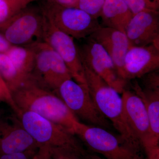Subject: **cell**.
Instances as JSON below:
<instances>
[{
  "label": "cell",
  "instance_id": "5",
  "mask_svg": "<svg viewBox=\"0 0 159 159\" xmlns=\"http://www.w3.org/2000/svg\"><path fill=\"white\" fill-rule=\"evenodd\" d=\"M55 93L77 119H81L88 125L107 130L112 128L111 123L97 108L86 84H80L72 79L67 80Z\"/></svg>",
  "mask_w": 159,
  "mask_h": 159
},
{
  "label": "cell",
  "instance_id": "2",
  "mask_svg": "<svg viewBox=\"0 0 159 159\" xmlns=\"http://www.w3.org/2000/svg\"><path fill=\"white\" fill-rule=\"evenodd\" d=\"M82 64L86 83L99 111L111 122L120 136L137 150L142 152V145L125 118L122 97L101 77Z\"/></svg>",
  "mask_w": 159,
  "mask_h": 159
},
{
  "label": "cell",
  "instance_id": "30",
  "mask_svg": "<svg viewBox=\"0 0 159 159\" xmlns=\"http://www.w3.org/2000/svg\"><path fill=\"white\" fill-rule=\"evenodd\" d=\"M3 114H4V113H3L2 111V110H1V109H0V116H3Z\"/></svg>",
  "mask_w": 159,
  "mask_h": 159
},
{
  "label": "cell",
  "instance_id": "19",
  "mask_svg": "<svg viewBox=\"0 0 159 159\" xmlns=\"http://www.w3.org/2000/svg\"><path fill=\"white\" fill-rule=\"evenodd\" d=\"M0 75L11 93L24 83L13 63L6 54H0Z\"/></svg>",
  "mask_w": 159,
  "mask_h": 159
},
{
  "label": "cell",
  "instance_id": "4",
  "mask_svg": "<svg viewBox=\"0 0 159 159\" xmlns=\"http://www.w3.org/2000/svg\"><path fill=\"white\" fill-rule=\"evenodd\" d=\"M39 8L55 27L74 39L87 38L101 26L97 19L79 8L63 7L48 0L43 1Z\"/></svg>",
  "mask_w": 159,
  "mask_h": 159
},
{
  "label": "cell",
  "instance_id": "28",
  "mask_svg": "<svg viewBox=\"0 0 159 159\" xmlns=\"http://www.w3.org/2000/svg\"><path fill=\"white\" fill-rule=\"evenodd\" d=\"M12 46L2 33H0V54H6Z\"/></svg>",
  "mask_w": 159,
  "mask_h": 159
},
{
  "label": "cell",
  "instance_id": "22",
  "mask_svg": "<svg viewBox=\"0 0 159 159\" xmlns=\"http://www.w3.org/2000/svg\"><path fill=\"white\" fill-rule=\"evenodd\" d=\"M133 14L141 11H159V0H123Z\"/></svg>",
  "mask_w": 159,
  "mask_h": 159
},
{
  "label": "cell",
  "instance_id": "18",
  "mask_svg": "<svg viewBox=\"0 0 159 159\" xmlns=\"http://www.w3.org/2000/svg\"><path fill=\"white\" fill-rule=\"evenodd\" d=\"M50 57L51 70L49 89L55 93L63 82L67 80L72 79V77L65 63L59 54L51 47H50Z\"/></svg>",
  "mask_w": 159,
  "mask_h": 159
},
{
  "label": "cell",
  "instance_id": "9",
  "mask_svg": "<svg viewBox=\"0 0 159 159\" xmlns=\"http://www.w3.org/2000/svg\"><path fill=\"white\" fill-rule=\"evenodd\" d=\"M87 39L78 48L82 63L122 94L126 89L127 81L119 76L112 60L103 47L90 38Z\"/></svg>",
  "mask_w": 159,
  "mask_h": 159
},
{
  "label": "cell",
  "instance_id": "17",
  "mask_svg": "<svg viewBox=\"0 0 159 159\" xmlns=\"http://www.w3.org/2000/svg\"><path fill=\"white\" fill-rule=\"evenodd\" d=\"M11 60L24 83L31 77L35 66V55L30 47L12 46L6 53Z\"/></svg>",
  "mask_w": 159,
  "mask_h": 159
},
{
  "label": "cell",
  "instance_id": "20",
  "mask_svg": "<svg viewBox=\"0 0 159 159\" xmlns=\"http://www.w3.org/2000/svg\"><path fill=\"white\" fill-rule=\"evenodd\" d=\"M37 0H0V29L15 16Z\"/></svg>",
  "mask_w": 159,
  "mask_h": 159
},
{
  "label": "cell",
  "instance_id": "14",
  "mask_svg": "<svg viewBox=\"0 0 159 159\" xmlns=\"http://www.w3.org/2000/svg\"><path fill=\"white\" fill-rule=\"evenodd\" d=\"M159 48L153 45L130 46L124 60V70L127 81L139 78L158 70Z\"/></svg>",
  "mask_w": 159,
  "mask_h": 159
},
{
  "label": "cell",
  "instance_id": "25",
  "mask_svg": "<svg viewBox=\"0 0 159 159\" xmlns=\"http://www.w3.org/2000/svg\"><path fill=\"white\" fill-rule=\"evenodd\" d=\"M143 149L147 159H159V144L145 145Z\"/></svg>",
  "mask_w": 159,
  "mask_h": 159
},
{
  "label": "cell",
  "instance_id": "15",
  "mask_svg": "<svg viewBox=\"0 0 159 159\" xmlns=\"http://www.w3.org/2000/svg\"><path fill=\"white\" fill-rule=\"evenodd\" d=\"M142 78L143 87L136 83L134 91L140 97L147 110L153 139L159 142V73L158 70L145 74Z\"/></svg>",
  "mask_w": 159,
  "mask_h": 159
},
{
  "label": "cell",
  "instance_id": "13",
  "mask_svg": "<svg viewBox=\"0 0 159 159\" xmlns=\"http://www.w3.org/2000/svg\"><path fill=\"white\" fill-rule=\"evenodd\" d=\"M89 37L103 47L112 60L119 76L127 81L124 60L130 44L125 33L113 28L100 26Z\"/></svg>",
  "mask_w": 159,
  "mask_h": 159
},
{
  "label": "cell",
  "instance_id": "10",
  "mask_svg": "<svg viewBox=\"0 0 159 159\" xmlns=\"http://www.w3.org/2000/svg\"><path fill=\"white\" fill-rule=\"evenodd\" d=\"M40 146L25 129L16 114L0 116V155L35 151Z\"/></svg>",
  "mask_w": 159,
  "mask_h": 159
},
{
  "label": "cell",
  "instance_id": "16",
  "mask_svg": "<svg viewBox=\"0 0 159 159\" xmlns=\"http://www.w3.org/2000/svg\"><path fill=\"white\" fill-rule=\"evenodd\" d=\"M134 14L123 0H105L100 16L105 27L125 33Z\"/></svg>",
  "mask_w": 159,
  "mask_h": 159
},
{
  "label": "cell",
  "instance_id": "8",
  "mask_svg": "<svg viewBox=\"0 0 159 159\" xmlns=\"http://www.w3.org/2000/svg\"><path fill=\"white\" fill-rule=\"evenodd\" d=\"M43 41L59 54L74 81L86 84L82 61L74 39L57 29L44 16Z\"/></svg>",
  "mask_w": 159,
  "mask_h": 159
},
{
  "label": "cell",
  "instance_id": "27",
  "mask_svg": "<svg viewBox=\"0 0 159 159\" xmlns=\"http://www.w3.org/2000/svg\"><path fill=\"white\" fill-rule=\"evenodd\" d=\"M48 1L63 7L78 8L79 0H48Z\"/></svg>",
  "mask_w": 159,
  "mask_h": 159
},
{
  "label": "cell",
  "instance_id": "23",
  "mask_svg": "<svg viewBox=\"0 0 159 159\" xmlns=\"http://www.w3.org/2000/svg\"><path fill=\"white\" fill-rule=\"evenodd\" d=\"M105 0H79L78 8L97 19L100 16Z\"/></svg>",
  "mask_w": 159,
  "mask_h": 159
},
{
  "label": "cell",
  "instance_id": "7",
  "mask_svg": "<svg viewBox=\"0 0 159 159\" xmlns=\"http://www.w3.org/2000/svg\"><path fill=\"white\" fill-rule=\"evenodd\" d=\"M44 16L39 7H27L0 29L12 45L29 47L43 41Z\"/></svg>",
  "mask_w": 159,
  "mask_h": 159
},
{
  "label": "cell",
  "instance_id": "26",
  "mask_svg": "<svg viewBox=\"0 0 159 159\" xmlns=\"http://www.w3.org/2000/svg\"><path fill=\"white\" fill-rule=\"evenodd\" d=\"M50 146L48 145H41L34 155L33 159H50Z\"/></svg>",
  "mask_w": 159,
  "mask_h": 159
},
{
  "label": "cell",
  "instance_id": "21",
  "mask_svg": "<svg viewBox=\"0 0 159 159\" xmlns=\"http://www.w3.org/2000/svg\"><path fill=\"white\" fill-rule=\"evenodd\" d=\"M50 159H86L87 152L70 146L49 148Z\"/></svg>",
  "mask_w": 159,
  "mask_h": 159
},
{
  "label": "cell",
  "instance_id": "29",
  "mask_svg": "<svg viewBox=\"0 0 159 159\" xmlns=\"http://www.w3.org/2000/svg\"><path fill=\"white\" fill-rule=\"evenodd\" d=\"M86 159H106L101 157L97 156V155L94 154L90 153L87 152L86 155Z\"/></svg>",
  "mask_w": 159,
  "mask_h": 159
},
{
  "label": "cell",
  "instance_id": "3",
  "mask_svg": "<svg viewBox=\"0 0 159 159\" xmlns=\"http://www.w3.org/2000/svg\"><path fill=\"white\" fill-rule=\"evenodd\" d=\"M74 131L89 150L106 159H145L142 152L107 129L76 121Z\"/></svg>",
  "mask_w": 159,
  "mask_h": 159
},
{
  "label": "cell",
  "instance_id": "24",
  "mask_svg": "<svg viewBox=\"0 0 159 159\" xmlns=\"http://www.w3.org/2000/svg\"><path fill=\"white\" fill-rule=\"evenodd\" d=\"M37 151L0 155V159H33V157Z\"/></svg>",
  "mask_w": 159,
  "mask_h": 159
},
{
  "label": "cell",
  "instance_id": "6",
  "mask_svg": "<svg viewBox=\"0 0 159 159\" xmlns=\"http://www.w3.org/2000/svg\"><path fill=\"white\" fill-rule=\"evenodd\" d=\"M16 115L24 128L39 145L51 147L70 146L85 150L75 134L37 114L20 111Z\"/></svg>",
  "mask_w": 159,
  "mask_h": 159
},
{
  "label": "cell",
  "instance_id": "11",
  "mask_svg": "<svg viewBox=\"0 0 159 159\" xmlns=\"http://www.w3.org/2000/svg\"><path fill=\"white\" fill-rule=\"evenodd\" d=\"M123 110L129 127L142 145L159 144L153 139L147 110L140 97L134 91L122 93Z\"/></svg>",
  "mask_w": 159,
  "mask_h": 159
},
{
  "label": "cell",
  "instance_id": "1",
  "mask_svg": "<svg viewBox=\"0 0 159 159\" xmlns=\"http://www.w3.org/2000/svg\"><path fill=\"white\" fill-rule=\"evenodd\" d=\"M11 95L17 114L20 111L33 112L75 134L74 123L79 120L54 92L39 85L30 77L11 92Z\"/></svg>",
  "mask_w": 159,
  "mask_h": 159
},
{
  "label": "cell",
  "instance_id": "12",
  "mask_svg": "<svg viewBox=\"0 0 159 159\" xmlns=\"http://www.w3.org/2000/svg\"><path fill=\"white\" fill-rule=\"evenodd\" d=\"M125 34L130 46L153 45L159 48V11H141L134 15Z\"/></svg>",
  "mask_w": 159,
  "mask_h": 159
}]
</instances>
